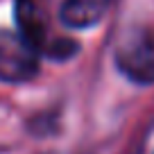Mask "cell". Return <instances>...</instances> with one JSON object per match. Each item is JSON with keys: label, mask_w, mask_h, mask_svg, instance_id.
I'll list each match as a JSON object with an SVG mask.
<instances>
[{"label": "cell", "mask_w": 154, "mask_h": 154, "mask_svg": "<svg viewBox=\"0 0 154 154\" xmlns=\"http://www.w3.org/2000/svg\"><path fill=\"white\" fill-rule=\"evenodd\" d=\"M116 63L122 75L136 84L154 82V34L149 29H131L116 48Z\"/></svg>", "instance_id": "6da1fadb"}, {"label": "cell", "mask_w": 154, "mask_h": 154, "mask_svg": "<svg viewBox=\"0 0 154 154\" xmlns=\"http://www.w3.org/2000/svg\"><path fill=\"white\" fill-rule=\"evenodd\" d=\"M38 72V52L18 32L0 29V79L27 82Z\"/></svg>", "instance_id": "7a4b0ae2"}, {"label": "cell", "mask_w": 154, "mask_h": 154, "mask_svg": "<svg viewBox=\"0 0 154 154\" xmlns=\"http://www.w3.org/2000/svg\"><path fill=\"white\" fill-rule=\"evenodd\" d=\"M16 23H18V34L36 52L48 50L45 16L34 0H16Z\"/></svg>", "instance_id": "3957f363"}, {"label": "cell", "mask_w": 154, "mask_h": 154, "mask_svg": "<svg viewBox=\"0 0 154 154\" xmlns=\"http://www.w3.org/2000/svg\"><path fill=\"white\" fill-rule=\"evenodd\" d=\"M111 0H66L61 20L68 27H91L106 14Z\"/></svg>", "instance_id": "277c9868"}]
</instances>
